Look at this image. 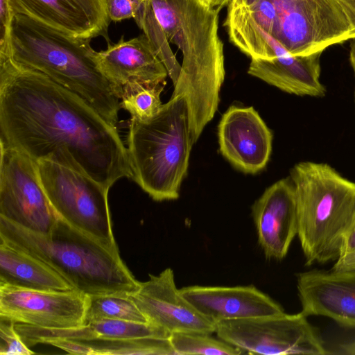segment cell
<instances>
[{
  "label": "cell",
  "mask_w": 355,
  "mask_h": 355,
  "mask_svg": "<svg viewBox=\"0 0 355 355\" xmlns=\"http://www.w3.org/2000/svg\"><path fill=\"white\" fill-rule=\"evenodd\" d=\"M135 19L139 28L144 31L159 58L164 64L174 85L178 79L181 65L177 61L168 43L164 39L148 0L142 2L139 13Z\"/></svg>",
  "instance_id": "25"
},
{
  "label": "cell",
  "mask_w": 355,
  "mask_h": 355,
  "mask_svg": "<svg viewBox=\"0 0 355 355\" xmlns=\"http://www.w3.org/2000/svg\"><path fill=\"white\" fill-rule=\"evenodd\" d=\"M290 178L306 265L336 261L355 223V183L329 165L313 162L295 164Z\"/></svg>",
  "instance_id": "5"
},
{
  "label": "cell",
  "mask_w": 355,
  "mask_h": 355,
  "mask_svg": "<svg viewBox=\"0 0 355 355\" xmlns=\"http://www.w3.org/2000/svg\"><path fill=\"white\" fill-rule=\"evenodd\" d=\"M90 40L70 35L23 15L12 21L8 53L17 64L40 72L85 100L116 125L121 108L114 88L100 70Z\"/></svg>",
  "instance_id": "4"
},
{
  "label": "cell",
  "mask_w": 355,
  "mask_h": 355,
  "mask_svg": "<svg viewBox=\"0 0 355 355\" xmlns=\"http://www.w3.org/2000/svg\"><path fill=\"white\" fill-rule=\"evenodd\" d=\"M0 241L44 263L73 290L87 296H130L139 287L118 249L60 218L49 233L41 234L0 216Z\"/></svg>",
  "instance_id": "3"
},
{
  "label": "cell",
  "mask_w": 355,
  "mask_h": 355,
  "mask_svg": "<svg viewBox=\"0 0 355 355\" xmlns=\"http://www.w3.org/2000/svg\"><path fill=\"white\" fill-rule=\"evenodd\" d=\"M44 190L59 218L103 244L118 249L108 206V189L58 164L36 162Z\"/></svg>",
  "instance_id": "8"
},
{
  "label": "cell",
  "mask_w": 355,
  "mask_h": 355,
  "mask_svg": "<svg viewBox=\"0 0 355 355\" xmlns=\"http://www.w3.org/2000/svg\"><path fill=\"white\" fill-rule=\"evenodd\" d=\"M183 297L212 322L284 312L282 306L253 285L189 286L180 288Z\"/></svg>",
  "instance_id": "17"
},
{
  "label": "cell",
  "mask_w": 355,
  "mask_h": 355,
  "mask_svg": "<svg viewBox=\"0 0 355 355\" xmlns=\"http://www.w3.org/2000/svg\"><path fill=\"white\" fill-rule=\"evenodd\" d=\"M12 12L23 15L70 35L107 39L105 0H8Z\"/></svg>",
  "instance_id": "16"
},
{
  "label": "cell",
  "mask_w": 355,
  "mask_h": 355,
  "mask_svg": "<svg viewBox=\"0 0 355 355\" xmlns=\"http://www.w3.org/2000/svg\"><path fill=\"white\" fill-rule=\"evenodd\" d=\"M331 270L334 271L355 270V248L343 252L335 261Z\"/></svg>",
  "instance_id": "30"
},
{
  "label": "cell",
  "mask_w": 355,
  "mask_h": 355,
  "mask_svg": "<svg viewBox=\"0 0 355 355\" xmlns=\"http://www.w3.org/2000/svg\"><path fill=\"white\" fill-rule=\"evenodd\" d=\"M148 1L164 39L182 52L172 96L185 98L196 143L218 109L225 78L223 44L218 32L219 10L201 0Z\"/></svg>",
  "instance_id": "2"
},
{
  "label": "cell",
  "mask_w": 355,
  "mask_h": 355,
  "mask_svg": "<svg viewBox=\"0 0 355 355\" xmlns=\"http://www.w3.org/2000/svg\"><path fill=\"white\" fill-rule=\"evenodd\" d=\"M211 334L199 332H175L170 340L175 355H239L246 354L243 350L225 341L214 338Z\"/></svg>",
  "instance_id": "24"
},
{
  "label": "cell",
  "mask_w": 355,
  "mask_h": 355,
  "mask_svg": "<svg viewBox=\"0 0 355 355\" xmlns=\"http://www.w3.org/2000/svg\"><path fill=\"white\" fill-rule=\"evenodd\" d=\"M95 338L105 339H133L146 337L168 338L166 331L148 322L116 319H101L89 322Z\"/></svg>",
  "instance_id": "26"
},
{
  "label": "cell",
  "mask_w": 355,
  "mask_h": 355,
  "mask_svg": "<svg viewBox=\"0 0 355 355\" xmlns=\"http://www.w3.org/2000/svg\"><path fill=\"white\" fill-rule=\"evenodd\" d=\"M252 215L265 257L283 259L297 234L296 196L291 178L268 187L253 204Z\"/></svg>",
  "instance_id": "14"
},
{
  "label": "cell",
  "mask_w": 355,
  "mask_h": 355,
  "mask_svg": "<svg viewBox=\"0 0 355 355\" xmlns=\"http://www.w3.org/2000/svg\"><path fill=\"white\" fill-rule=\"evenodd\" d=\"M349 60L355 76V38L352 39L350 44ZM355 94V92H354ZM355 96V95H354Z\"/></svg>",
  "instance_id": "33"
},
{
  "label": "cell",
  "mask_w": 355,
  "mask_h": 355,
  "mask_svg": "<svg viewBox=\"0 0 355 355\" xmlns=\"http://www.w3.org/2000/svg\"><path fill=\"white\" fill-rule=\"evenodd\" d=\"M297 289L304 315L327 317L355 329V270L300 272Z\"/></svg>",
  "instance_id": "15"
},
{
  "label": "cell",
  "mask_w": 355,
  "mask_h": 355,
  "mask_svg": "<svg viewBox=\"0 0 355 355\" xmlns=\"http://www.w3.org/2000/svg\"><path fill=\"white\" fill-rule=\"evenodd\" d=\"M0 285L37 291L73 289L44 263L1 241Z\"/></svg>",
  "instance_id": "20"
},
{
  "label": "cell",
  "mask_w": 355,
  "mask_h": 355,
  "mask_svg": "<svg viewBox=\"0 0 355 355\" xmlns=\"http://www.w3.org/2000/svg\"><path fill=\"white\" fill-rule=\"evenodd\" d=\"M140 1H146V0H140Z\"/></svg>",
  "instance_id": "37"
},
{
  "label": "cell",
  "mask_w": 355,
  "mask_h": 355,
  "mask_svg": "<svg viewBox=\"0 0 355 355\" xmlns=\"http://www.w3.org/2000/svg\"><path fill=\"white\" fill-rule=\"evenodd\" d=\"M221 154L236 168L257 173L267 164L272 134L253 107L230 106L218 129Z\"/></svg>",
  "instance_id": "13"
},
{
  "label": "cell",
  "mask_w": 355,
  "mask_h": 355,
  "mask_svg": "<svg viewBox=\"0 0 355 355\" xmlns=\"http://www.w3.org/2000/svg\"><path fill=\"white\" fill-rule=\"evenodd\" d=\"M355 248V223L349 232L344 245L343 252Z\"/></svg>",
  "instance_id": "32"
},
{
  "label": "cell",
  "mask_w": 355,
  "mask_h": 355,
  "mask_svg": "<svg viewBox=\"0 0 355 355\" xmlns=\"http://www.w3.org/2000/svg\"><path fill=\"white\" fill-rule=\"evenodd\" d=\"M0 144L34 162L50 161L108 189L131 178L116 125L44 74L0 58Z\"/></svg>",
  "instance_id": "1"
},
{
  "label": "cell",
  "mask_w": 355,
  "mask_h": 355,
  "mask_svg": "<svg viewBox=\"0 0 355 355\" xmlns=\"http://www.w3.org/2000/svg\"><path fill=\"white\" fill-rule=\"evenodd\" d=\"M227 11L250 19L293 55L355 38V13L342 0H230Z\"/></svg>",
  "instance_id": "7"
},
{
  "label": "cell",
  "mask_w": 355,
  "mask_h": 355,
  "mask_svg": "<svg viewBox=\"0 0 355 355\" xmlns=\"http://www.w3.org/2000/svg\"><path fill=\"white\" fill-rule=\"evenodd\" d=\"M165 83L147 84L129 82L119 92L121 107L127 110L131 119L145 121L155 116L162 103L160 94Z\"/></svg>",
  "instance_id": "22"
},
{
  "label": "cell",
  "mask_w": 355,
  "mask_h": 355,
  "mask_svg": "<svg viewBox=\"0 0 355 355\" xmlns=\"http://www.w3.org/2000/svg\"><path fill=\"white\" fill-rule=\"evenodd\" d=\"M0 146V216L31 231L49 233L59 216L44 190L36 162L13 148Z\"/></svg>",
  "instance_id": "10"
},
{
  "label": "cell",
  "mask_w": 355,
  "mask_h": 355,
  "mask_svg": "<svg viewBox=\"0 0 355 355\" xmlns=\"http://www.w3.org/2000/svg\"><path fill=\"white\" fill-rule=\"evenodd\" d=\"M340 351L338 354L347 355H355V339L341 344L339 347Z\"/></svg>",
  "instance_id": "31"
},
{
  "label": "cell",
  "mask_w": 355,
  "mask_h": 355,
  "mask_svg": "<svg viewBox=\"0 0 355 355\" xmlns=\"http://www.w3.org/2000/svg\"><path fill=\"white\" fill-rule=\"evenodd\" d=\"M127 141L131 178L156 201L177 199L193 144L185 98L171 96L148 121L131 119Z\"/></svg>",
  "instance_id": "6"
},
{
  "label": "cell",
  "mask_w": 355,
  "mask_h": 355,
  "mask_svg": "<svg viewBox=\"0 0 355 355\" xmlns=\"http://www.w3.org/2000/svg\"><path fill=\"white\" fill-rule=\"evenodd\" d=\"M15 322L0 316V354L31 355L35 354L27 346L15 328Z\"/></svg>",
  "instance_id": "27"
},
{
  "label": "cell",
  "mask_w": 355,
  "mask_h": 355,
  "mask_svg": "<svg viewBox=\"0 0 355 355\" xmlns=\"http://www.w3.org/2000/svg\"><path fill=\"white\" fill-rule=\"evenodd\" d=\"M142 2L140 0H105L108 17L114 21L135 19Z\"/></svg>",
  "instance_id": "28"
},
{
  "label": "cell",
  "mask_w": 355,
  "mask_h": 355,
  "mask_svg": "<svg viewBox=\"0 0 355 355\" xmlns=\"http://www.w3.org/2000/svg\"><path fill=\"white\" fill-rule=\"evenodd\" d=\"M322 53L293 55L287 52L270 60L251 59L248 73L289 94L322 97L326 92L320 81Z\"/></svg>",
  "instance_id": "19"
},
{
  "label": "cell",
  "mask_w": 355,
  "mask_h": 355,
  "mask_svg": "<svg viewBox=\"0 0 355 355\" xmlns=\"http://www.w3.org/2000/svg\"><path fill=\"white\" fill-rule=\"evenodd\" d=\"M302 312L225 320L216 324L218 338L245 353L266 355L332 354Z\"/></svg>",
  "instance_id": "9"
},
{
  "label": "cell",
  "mask_w": 355,
  "mask_h": 355,
  "mask_svg": "<svg viewBox=\"0 0 355 355\" xmlns=\"http://www.w3.org/2000/svg\"><path fill=\"white\" fill-rule=\"evenodd\" d=\"M89 347L94 355H175L168 338L133 339L92 338L78 340Z\"/></svg>",
  "instance_id": "21"
},
{
  "label": "cell",
  "mask_w": 355,
  "mask_h": 355,
  "mask_svg": "<svg viewBox=\"0 0 355 355\" xmlns=\"http://www.w3.org/2000/svg\"><path fill=\"white\" fill-rule=\"evenodd\" d=\"M47 344L60 348L69 354L94 355V352L89 347L78 340H55Z\"/></svg>",
  "instance_id": "29"
},
{
  "label": "cell",
  "mask_w": 355,
  "mask_h": 355,
  "mask_svg": "<svg viewBox=\"0 0 355 355\" xmlns=\"http://www.w3.org/2000/svg\"><path fill=\"white\" fill-rule=\"evenodd\" d=\"M201 1L209 6H211V5L212 0H201Z\"/></svg>",
  "instance_id": "36"
},
{
  "label": "cell",
  "mask_w": 355,
  "mask_h": 355,
  "mask_svg": "<svg viewBox=\"0 0 355 355\" xmlns=\"http://www.w3.org/2000/svg\"><path fill=\"white\" fill-rule=\"evenodd\" d=\"M89 296L76 290L37 291L0 285V316L45 328L86 324Z\"/></svg>",
  "instance_id": "11"
},
{
  "label": "cell",
  "mask_w": 355,
  "mask_h": 355,
  "mask_svg": "<svg viewBox=\"0 0 355 355\" xmlns=\"http://www.w3.org/2000/svg\"><path fill=\"white\" fill-rule=\"evenodd\" d=\"M230 0H212L211 6L219 10L225 6H227Z\"/></svg>",
  "instance_id": "34"
},
{
  "label": "cell",
  "mask_w": 355,
  "mask_h": 355,
  "mask_svg": "<svg viewBox=\"0 0 355 355\" xmlns=\"http://www.w3.org/2000/svg\"><path fill=\"white\" fill-rule=\"evenodd\" d=\"M355 13V0H342Z\"/></svg>",
  "instance_id": "35"
},
{
  "label": "cell",
  "mask_w": 355,
  "mask_h": 355,
  "mask_svg": "<svg viewBox=\"0 0 355 355\" xmlns=\"http://www.w3.org/2000/svg\"><path fill=\"white\" fill-rule=\"evenodd\" d=\"M96 60L117 96L120 88L129 82L166 83L168 75L145 34L127 41L122 36L117 43H108L107 49L96 52Z\"/></svg>",
  "instance_id": "18"
},
{
  "label": "cell",
  "mask_w": 355,
  "mask_h": 355,
  "mask_svg": "<svg viewBox=\"0 0 355 355\" xmlns=\"http://www.w3.org/2000/svg\"><path fill=\"white\" fill-rule=\"evenodd\" d=\"M101 319L148 322L146 317L130 296H89L86 311V324Z\"/></svg>",
  "instance_id": "23"
},
{
  "label": "cell",
  "mask_w": 355,
  "mask_h": 355,
  "mask_svg": "<svg viewBox=\"0 0 355 355\" xmlns=\"http://www.w3.org/2000/svg\"><path fill=\"white\" fill-rule=\"evenodd\" d=\"M139 283L130 295L148 323L170 334L175 332H199L212 334L216 324L200 314L186 300L176 286L173 270L167 268L157 275Z\"/></svg>",
  "instance_id": "12"
}]
</instances>
